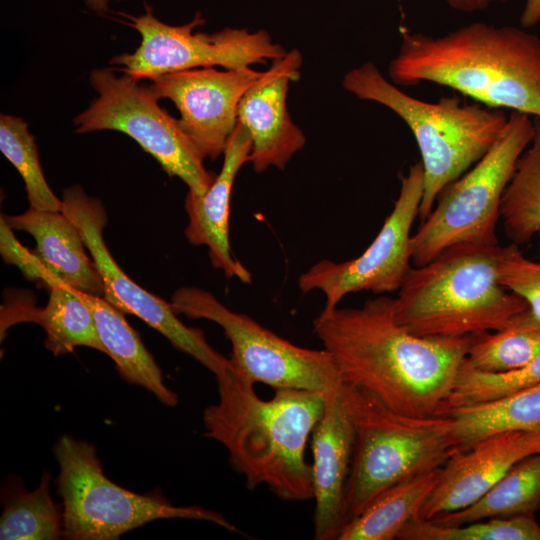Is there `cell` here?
Segmentation results:
<instances>
[{
	"instance_id": "obj_29",
	"label": "cell",
	"mask_w": 540,
	"mask_h": 540,
	"mask_svg": "<svg viewBox=\"0 0 540 540\" xmlns=\"http://www.w3.org/2000/svg\"><path fill=\"white\" fill-rule=\"evenodd\" d=\"M538 383L540 353L526 365L507 372H483L462 364L453 389L437 415L456 408L493 402Z\"/></svg>"
},
{
	"instance_id": "obj_19",
	"label": "cell",
	"mask_w": 540,
	"mask_h": 540,
	"mask_svg": "<svg viewBox=\"0 0 540 540\" xmlns=\"http://www.w3.org/2000/svg\"><path fill=\"white\" fill-rule=\"evenodd\" d=\"M11 230L28 232L36 241V255L61 283L80 292L103 296V279L85 252L82 235L63 211L29 208L19 215H2Z\"/></svg>"
},
{
	"instance_id": "obj_10",
	"label": "cell",
	"mask_w": 540,
	"mask_h": 540,
	"mask_svg": "<svg viewBox=\"0 0 540 540\" xmlns=\"http://www.w3.org/2000/svg\"><path fill=\"white\" fill-rule=\"evenodd\" d=\"M170 303L176 314L218 324L232 345L231 367L254 384L327 391L342 383L329 351L297 346L248 315L232 311L206 290L181 287Z\"/></svg>"
},
{
	"instance_id": "obj_9",
	"label": "cell",
	"mask_w": 540,
	"mask_h": 540,
	"mask_svg": "<svg viewBox=\"0 0 540 540\" xmlns=\"http://www.w3.org/2000/svg\"><path fill=\"white\" fill-rule=\"evenodd\" d=\"M89 78L98 96L74 118L76 133L122 132L153 156L170 177L180 178L190 192L206 193L217 174L205 168L203 156L179 119L160 107L150 87L128 74L118 76L111 68L94 69Z\"/></svg>"
},
{
	"instance_id": "obj_30",
	"label": "cell",
	"mask_w": 540,
	"mask_h": 540,
	"mask_svg": "<svg viewBox=\"0 0 540 540\" xmlns=\"http://www.w3.org/2000/svg\"><path fill=\"white\" fill-rule=\"evenodd\" d=\"M403 540H540L535 515L494 517L458 526L438 525L417 516L399 532Z\"/></svg>"
},
{
	"instance_id": "obj_11",
	"label": "cell",
	"mask_w": 540,
	"mask_h": 540,
	"mask_svg": "<svg viewBox=\"0 0 540 540\" xmlns=\"http://www.w3.org/2000/svg\"><path fill=\"white\" fill-rule=\"evenodd\" d=\"M121 15L124 23L140 34L141 41L134 52L117 55L110 63L139 81L200 67H251L287 53L265 30L250 32L245 28L227 27L211 34L193 33L205 23L200 12H196L190 22L178 26L162 22L148 4L140 16Z\"/></svg>"
},
{
	"instance_id": "obj_21",
	"label": "cell",
	"mask_w": 540,
	"mask_h": 540,
	"mask_svg": "<svg viewBox=\"0 0 540 540\" xmlns=\"http://www.w3.org/2000/svg\"><path fill=\"white\" fill-rule=\"evenodd\" d=\"M75 291L91 310L104 353L114 361L120 376L150 391L163 404L175 406L177 395L165 385L160 367L128 324L124 313L103 296Z\"/></svg>"
},
{
	"instance_id": "obj_8",
	"label": "cell",
	"mask_w": 540,
	"mask_h": 540,
	"mask_svg": "<svg viewBox=\"0 0 540 540\" xmlns=\"http://www.w3.org/2000/svg\"><path fill=\"white\" fill-rule=\"evenodd\" d=\"M63 500V536L72 540H115L158 519L209 521L239 529L222 514L200 506H175L161 495H141L107 478L94 446L63 435L54 447Z\"/></svg>"
},
{
	"instance_id": "obj_6",
	"label": "cell",
	"mask_w": 540,
	"mask_h": 540,
	"mask_svg": "<svg viewBox=\"0 0 540 540\" xmlns=\"http://www.w3.org/2000/svg\"><path fill=\"white\" fill-rule=\"evenodd\" d=\"M341 392L355 431L343 527L390 487L440 469L454 453V438L450 416L402 415L343 382Z\"/></svg>"
},
{
	"instance_id": "obj_1",
	"label": "cell",
	"mask_w": 540,
	"mask_h": 540,
	"mask_svg": "<svg viewBox=\"0 0 540 540\" xmlns=\"http://www.w3.org/2000/svg\"><path fill=\"white\" fill-rule=\"evenodd\" d=\"M315 335L330 352L343 383L402 415H437L449 397L472 336L420 337L394 319V298L359 308L323 310Z\"/></svg>"
},
{
	"instance_id": "obj_3",
	"label": "cell",
	"mask_w": 540,
	"mask_h": 540,
	"mask_svg": "<svg viewBox=\"0 0 540 540\" xmlns=\"http://www.w3.org/2000/svg\"><path fill=\"white\" fill-rule=\"evenodd\" d=\"M388 74L397 86L434 83L540 117V38L515 26L475 22L437 37L404 31Z\"/></svg>"
},
{
	"instance_id": "obj_18",
	"label": "cell",
	"mask_w": 540,
	"mask_h": 540,
	"mask_svg": "<svg viewBox=\"0 0 540 540\" xmlns=\"http://www.w3.org/2000/svg\"><path fill=\"white\" fill-rule=\"evenodd\" d=\"M251 146L249 132L238 122L225 148L221 171L210 188L203 195L188 191L185 198L187 240L195 246H207L214 268L246 284L251 283L252 276L232 255L229 218L233 184L241 167L249 162Z\"/></svg>"
},
{
	"instance_id": "obj_5",
	"label": "cell",
	"mask_w": 540,
	"mask_h": 540,
	"mask_svg": "<svg viewBox=\"0 0 540 540\" xmlns=\"http://www.w3.org/2000/svg\"><path fill=\"white\" fill-rule=\"evenodd\" d=\"M342 86L359 100L387 107L411 130L424 173L421 221L429 215L441 191L490 150L508 120L502 109L477 102L466 104L458 96L436 102L417 99L400 90L370 61L348 71Z\"/></svg>"
},
{
	"instance_id": "obj_17",
	"label": "cell",
	"mask_w": 540,
	"mask_h": 540,
	"mask_svg": "<svg viewBox=\"0 0 540 540\" xmlns=\"http://www.w3.org/2000/svg\"><path fill=\"white\" fill-rule=\"evenodd\" d=\"M341 384L325 391L324 409L311 433L313 523L317 540L337 539L339 535L353 457L355 431Z\"/></svg>"
},
{
	"instance_id": "obj_4",
	"label": "cell",
	"mask_w": 540,
	"mask_h": 540,
	"mask_svg": "<svg viewBox=\"0 0 540 540\" xmlns=\"http://www.w3.org/2000/svg\"><path fill=\"white\" fill-rule=\"evenodd\" d=\"M501 246L458 244L411 267L394 319L420 337H465L498 330L529 308L499 281Z\"/></svg>"
},
{
	"instance_id": "obj_15",
	"label": "cell",
	"mask_w": 540,
	"mask_h": 540,
	"mask_svg": "<svg viewBox=\"0 0 540 540\" xmlns=\"http://www.w3.org/2000/svg\"><path fill=\"white\" fill-rule=\"evenodd\" d=\"M302 54L297 49L271 61L259 79L245 93L238 108V122L249 132V162L256 173L269 167L285 169L292 156L300 151L306 137L292 121L287 95L289 84L300 76Z\"/></svg>"
},
{
	"instance_id": "obj_26",
	"label": "cell",
	"mask_w": 540,
	"mask_h": 540,
	"mask_svg": "<svg viewBox=\"0 0 540 540\" xmlns=\"http://www.w3.org/2000/svg\"><path fill=\"white\" fill-rule=\"evenodd\" d=\"M533 138L519 157L503 194L500 218L511 243L540 236V117H533Z\"/></svg>"
},
{
	"instance_id": "obj_22",
	"label": "cell",
	"mask_w": 540,
	"mask_h": 540,
	"mask_svg": "<svg viewBox=\"0 0 540 540\" xmlns=\"http://www.w3.org/2000/svg\"><path fill=\"white\" fill-rule=\"evenodd\" d=\"M440 415L453 420L454 453L504 431H540V383L493 402L456 408Z\"/></svg>"
},
{
	"instance_id": "obj_16",
	"label": "cell",
	"mask_w": 540,
	"mask_h": 540,
	"mask_svg": "<svg viewBox=\"0 0 540 540\" xmlns=\"http://www.w3.org/2000/svg\"><path fill=\"white\" fill-rule=\"evenodd\" d=\"M540 452V431L509 430L454 453L441 467L420 517L466 508L488 492L519 460Z\"/></svg>"
},
{
	"instance_id": "obj_34",
	"label": "cell",
	"mask_w": 540,
	"mask_h": 540,
	"mask_svg": "<svg viewBox=\"0 0 540 540\" xmlns=\"http://www.w3.org/2000/svg\"><path fill=\"white\" fill-rule=\"evenodd\" d=\"M540 22V0H526L520 16L523 28H530Z\"/></svg>"
},
{
	"instance_id": "obj_23",
	"label": "cell",
	"mask_w": 540,
	"mask_h": 540,
	"mask_svg": "<svg viewBox=\"0 0 540 540\" xmlns=\"http://www.w3.org/2000/svg\"><path fill=\"white\" fill-rule=\"evenodd\" d=\"M441 469V468H440ZM440 469L390 487L346 523L337 540H393L421 510L435 488Z\"/></svg>"
},
{
	"instance_id": "obj_12",
	"label": "cell",
	"mask_w": 540,
	"mask_h": 540,
	"mask_svg": "<svg viewBox=\"0 0 540 540\" xmlns=\"http://www.w3.org/2000/svg\"><path fill=\"white\" fill-rule=\"evenodd\" d=\"M423 187V167L417 162L401 177L393 209L367 249L348 261L315 263L298 279L302 293L319 290L325 296L323 310H331L350 293L399 290L412 267L411 228L419 216Z\"/></svg>"
},
{
	"instance_id": "obj_28",
	"label": "cell",
	"mask_w": 540,
	"mask_h": 540,
	"mask_svg": "<svg viewBox=\"0 0 540 540\" xmlns=\"http://www.w3.org/2000/svg\"><path fill=\"white\" fill-rule=\"evenodd\" d=\"M0 150L21 175L31 208L62 211L63 202L44 176L34 136L20 117L1 114Z\"/></svg>"
},
{
	"instance_id": "obj_25",
	"label": "cell",
	"mask_w": 540,
	"mask_h": 540,
	"mask_svg": "<svg viewBox=\"0 0 540 540\" xmlns=\"http://www.w3.org/2000/svg\"><path fill=\"white\" fill-rule=\"evenodd\" d=\"M539 353L540 319L527 308L504 327L472 336L463 364L483 372H507Z\"/></svg>"
},
{
	"instance_id": "obj_32",
	"label": "cell",
	"mask_w": 540,
	"mask_h": 540,
	"mask_svg": "<svg viewBox=\"0 0 540 540\" xmlns=\"http://www.w3.org/2000/svg\"><path fill=\"white\" fill-rule=\"evenodd\" d=\"M1 254L7 263L16 265L29 280L50 288L56 281L36 254L24 248L1 218Z\"/></svg>"
},
{
	"instance_id": "obj_14",
	"label": "cell",
	"mask_w": 540,
	"mask_h": 540,
	"mask_svg": "<svg viewBox=\"0 0 540 540\" xmlns=\"http://www.w3.org/2000/svg\"><path fill=\"white\" fill-rule=\"evenodd\" d=\"M261 74L251 67H200L153 77L149 87L174 103L184 132L204 159L215 160L237 126L241 99Z\"/></svg>"
},
{
	"instance_id": "obj_33",
	"label": "cell",
	"mask_w": 540,
	"mask_h": 540,
	"mask_svg": "<svg viewBox=\"0 0 540 540\" xmlns=\"http://www.w3.org/2000/svg\"><path fill=\"white\" fill-rule=\"evenodd\" d=\"M454 10L463 13H473L488 8L496 2H505L508 0H445Z\"/></svg>"
},
{
	"instance_id": "obj_20",
	"label": "cell",
	"mask_w": 540,
	"mask_h": 540,
	"mask_svg": "<svg viewBox=\"0 0 540 540\" xmlns=\"http://www.w3.org/2000/svg\"><path fill=\"white\" fill-rule=\"evenodd\" d=\"M45 307L11 296L1 307V333L18 322H35L46 333L45 346L55 356L85 346L104 352L89 307L69 286L58 282L50 289Z\"/></svg>"
},
{
	"instance_id": "obj_2",
	"label": "cell",
	"mask_w": 540,
	"mask_h": 540,
	"mask_svg": "<svg viewBox=\"0 0 540 540\" xmlns=\"http://www.w3.org/2000/svg\"><path fill=\"white\" fill-rule=\"evenodd\" d=\"M216 379L219 399L204 409V435L226 448L246 487L265 485L284 501L313 499L305 448L322 415L325 391L278 388L263 400L231 365Z\"/></svg>"
},
{
	"instance_id": "obj_24",
	"label": "cell",
	"mask_w": 540,
	"mask_h": 540,
	"mask_svg": "<svg viewBox=\"0 0 540 540\" xmlns=\"http://www.w3.org/2000/svg\"><path fill=\"white\" fill-rule=\"evenodd\" d=\"M540 509V452L515 463L506 474L472 505L430 521L458 526L494 517L535 515Z\"/></svg>"
},
{
	"instance_id": "obj_13",
	"label": "cell",
	"mask_w": 540,
	"mask_h": 540,
	"mask_svg": "<svg viewBox=\"0 0 540 540\" xmlns=\"http://www.w3.org/2000/svg\"><path fill=\"white\" fill-rule=\"evenodd\" d=\"M62 202V211L79 229L103 279L104 298L122 313L132 314L143 320L216 377L225 372L230 360L208 343L204 332L182 323L171 303L144 290L128 277L114 260L103 238L107 214L102 202L87 195L78 185L64 190Z\"/></svg>"
},
{
	"instance_id": "obj_35",
	"label": "cell",
	"mask_w": 540,
	"mask_h": 540,
	"mask_svg": "<svg viewBox=\"0 0 540 540\" xmlns=\"http://www.w3.org/2000/svg\"><path fill=\"white\" fill-rule=\"evenodd\" d=\"M86 6L99 13L107 12L111 1H124V0H83Z\"/></svg>"
},
{
	"instance_id": "obj_31",
	"label": "cell",
	"mask_w": 540,
	"mask_h": 540,
	"mask_svg": "<svg viewBox=\"0 0 540 540\" xmlns=\"http://www.w3.org/2000/svg\"><path fill=\"white\" fill-rule=\"evenodd\" d=\"M498 269L502 286L524 299L540 319V260L525 257L518 245L511 243L501 247Z\"/></svg>"
},
{
	"instance_id": "obj_27",
	"label": "cell",
	"mask_w": 540,
	"mask_h": 540,
	"mask_svg": "<svg viewBox=\"0 0 540 540\" xmlns=\"http://www.w3.org/2000/svg\"><path fill=\"white\" fill-rule=\"evenodd\" d=\"M49 482L45 471L33 491H25L19 481L5 487L1 540H55L63 535V511L50 496Z\"/></svg>"
},
{
	"instance_id": "obj_7",
	"label": "cell",
	"mask_w": 540,
	"mask_h": 540,
	"mask_svg": "<svg viewBox=\"0 0 540 540\" xmlns=\"http://www.w3.org/2000/svg\"><path fill=\"white\" fill-rule=\"evenodd\" d=\"M534 135L533 119L512 111L490 150L439 194L412 235V263L422 266L458 244L496 246L503 194Z\"/></svg>"
}]
</instances>
